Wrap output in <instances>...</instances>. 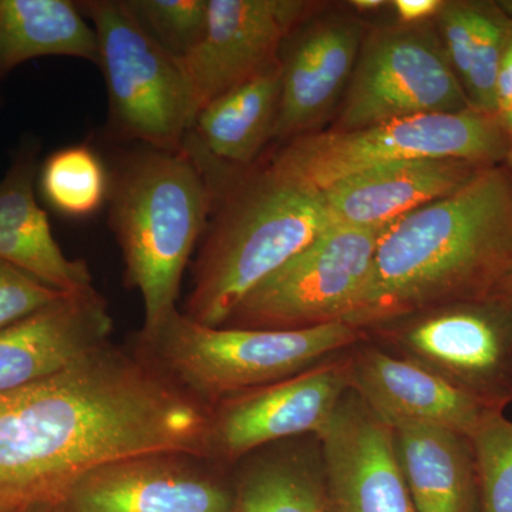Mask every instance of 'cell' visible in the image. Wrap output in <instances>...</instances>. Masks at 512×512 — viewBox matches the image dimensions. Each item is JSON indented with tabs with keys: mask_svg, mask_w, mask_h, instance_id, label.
I'll return each instance as SVG.
<instances>
[{
	"mask_svg": "<svg viewBox=\"0 0 512 512\" xmlns=\"http://www.w3.org/2000/svg\"><path fill=\"white\" fill-rule=\"evenodd\" d=\"M212 407L141 350L109 342L0 392V503L56 498L86 471L156 453L211 460Z\"/></svg>",
	"mask_w": 512,
	"mask_h": 512,
	"instance_id": "6da1fadb",
	"label": "cell"
},
{
	"mask_svg": "<svg viewBox=\"0 0 512 512\" xmlns=\"http://www.w3.org/2000/svg\"><path fill=\"white\" fill-rule=\"evenodd\" d=\"M512 274V177L484 168L460 190L387 225L355 311L377 323L491 298Z\"/></svg>",
	"mask_w": 512,
	"mask_h": 512,
	"instance_id": "7a4b0ae2",
	"label": "cell"
},
{
	"mask_svg": "<svg viewBox=\"0 0 512 512\" xmlns=\"http://www.w3.org/2000/svg\"><path fill=\"white\" fill-rule=\"evenodd\" d=\"M214 207L192 272L185 316L220 328L242 299L336 225L318 192L276 174L215 164L205 170Z\"/></svg>",
	"mask_w": 512,
	"mask_h": 512,
	"instance_id": "3957f363",
	"label": "cell"
},
{
	"mask_svg": "<svg viewBox=\"0 0 512 512\" xmlns=\"http://www.w3.org/2000/svg\"><path fill=\"white\" fill-rule=\"evenodd\" d=\"M109 225L126 264V282L143 298L138 340L153 338L177 309L181 282L214 207L197 158L140 146L109 177Z\"/></svg>",
	"mask_w": 512,
	"mask_h": 512,
	"instance_id": "277c9868",
	"label": "cell"
},
{
	"mask_svg": "<svg viewBox=\"0 0 512 512\" xmlns=\"http://www.w3.org/2000/svg\"><path fill=\"white\" fill-rule=\"evenodd\" d=\"M365 336L345 322L301 330L211 328L175 311L153 338L138 342L175 382L212 407L299 375Z\"/></svg>",
	"mask_w": 512,
	"mask_h": 512,
	"instance_id": "5b68a950",
	"label": "cell"
},
{
	"mask_svg": "<svg viewBox=\"0 0 512 512\" xmlns=\"http://www.w3.org/2000/svg\"><path fill=\"white\" fill-rule=\"evenodd\" d=\"M512 143L500 116L476 109L424 114L353 131H312L292 138L269 161L276 174L322 192L357 173L420 158L507 164Z\"/></svg>",
	"mask_w": 512,
	"mask_h": 512,
	"instance_id": "8992f818",
	"label": "cell"
},
{
	"mask_svg": "<svg viewBox=\"0 0 512 512\" xmlns=\"http://www.w3.org/2000/svg\"><path fill=\"white\" fill-rule=\"evenodd\" d=\"M100 47L114 137L180 151L197 119L183 64L158 45L124 0L79 3Z\"/></svg>",
	"mask_w": 512,
	"mask_h": 512,
	"instance_id": "52a82bcc",
	"label": "cell"
},
{
	"mask_svg": "<svg viewBox=\"0 0 512 512\" xmlns=\"http://www.w3.org/2000/svg\"><path fill=\"white\" fill-rule=\"evenodd\" d=\"M366 338L495 410L512 402V302L454 303L377 323Z\"/></svg>",
	"mask_w": 512,
	"mask_h": 512,
	"instance_id": "ba28073f",
	"label": "cell"
},
{
	"mask_svg": "<svg viewBox=\"0 0 512 512\" xmlns=\"http://www.w3.org/2000/svg\"><path fill=\"white\" fill-rule=\"evenodd\" d=\"M471 109L433 20L397 23L366 33L332 130Z\"/></svg>",
	"mask_w": 512,
	"mask_h": 512,
	"instance_id": "9c48e42d",
	"label": "cell"
},
{
	"mask_svg": "<svg viewBox=\"0 0 512 512\" xmlns=\"http://www.w3.org/2000/svg\"><path fill=\"white\" fill-rule=\"evenodd\" d=\"M384 228L333 225L255 286L224 326L301 330L346 322L365 289Z\"/></svg>",
	"mask_w": 512,
	"mask_h": 512,
	"instance_id": "30bf717a",
	"label": "cell"
},
{
	"mask_svg": "<svg viewBox=\"0 0 512 512\" xmlns=\"http://www.w3.org/2000/svg\"><path fill=\"white\" fill-rule=\"evenodd\" d=\"M350 390L348 349L212 406L211 460L235 464L279 441L319 437Z\"/></svg>",
	"mask_w": 512,
	"mask_h": 512,
	"instance_id": "8fae6325",
	"label": "cell"
},
{
	"mask_svg": "<svg viewBox=\"0 0 512 512\" xmlns=\"http://www.w3.org/2000/svg\"><path fill=\"white\" fill-rule=\"evenodd\" d=\"M315 6L303 0H208L207 29L183 69L198 113L279 66L286 37Z\"/></svg>",
	"mask_w": 512,
	"mask_h": 512,
	"instance_id": "7c38bea8",
	"label": "cell"
},
{
	"mask_svg": "<svg viewBox=\"0 0 512 512\" xmlns=\"http://www.w3.org/2000/svg\"><path fill=\"white\" fill-rule=\"evenodd\" d=\"M205 458L156 453L86 471L57 495L64 512H234L231 485Z\"/></svg>",
	"mask_w": 512,
	"mask_h": 512,
	"instance_id": "4fadbf2b",
	"label": "cell"
},
{
	"mask_svg": "<svg viewBox=\"0 0 512 512\" xmlns=\"http://www.w3.org/2000/svg\"><path fill=\"white\" fill-rule=\"evenodd\" d=\"M328 512H417L394 431L352 389L318 437Z\"/></svg>",
	"mask_w": 512,
	"mask_h": 512,
	"instance_id": "5bb4252c",
	"label": "cell"
},
{
	"mask_svg": "<svg viewBox=\"0 0 512 512\" xmlns=\"http://www.w3.org/2000/svg\"><path fill=\"white\" fill-rule=\"evenodd\" d=\"M365 23L342 10L308 16L279 55L282 93L276 140L312 133L348 89L365 40Z\"/></svg>",
	"mask_w": 512,
	"mask_h": 512,
	"instance_id": "9a60e30c",
	"label": "cell"
},
{
	"mask_svg": "<svg viewBox=\"0 0 512 512\" xmlns=\"http://www.w3.org/2000/svg\"><path fill=\"white\" fill-rule=\"evenodd\" d=\"M348 360L350 389L392 427L427 424L473 437L488 414L503 412L366 336L350 346Z\"/></svg>",
	"mask_w": 512,
	"mask_h": 512,
	"instance_id": "2e32d148",
	"label": "cell"
},
{
	"mask_svg": "<svg viewBox=\"0 0 512 512\" xmlns=\"http://www.w3.org/2000/svg\"><path fill=\"white\" fill-rule=\"evenodd\" d=\"M114 322L96 288L60 298L0 330V392L63 372L110 342Z\"/></svg>",
	"mask_w": 512,
	"mask_h": 512,
	"instance_id": "e0dca14e",
	"label": "cell"
},
{
	"mask_svg": "<svg viewBox=\"0 0 512 512\" xmlns=\"http://www.w3.org/2000/svg\"><path fill=\"white\" fill-rule=\"evenodd\" d=\"M484 168L441 158L399 161L369 168L318 194L336 225L387 227L460 190Z\"/></svg>",
	"mask_w": 512,
	"mask_h": 512,
	"instance_id": "ac0fdd59",
	"label": "cell"
},
{
	"mask_svg": "<svg viewBox=\"0 0 512 512\" xmlns=\"http://www.w3.org/2000/svg\"><path fill=\"white\" fill-rule=\"evenodd\" d=\"M37 151L36 143L20 148L0 180V261L57 291H87L94 288L89 266L82 259L64 255L46 212L37 204Z\"/></svg>",
	"mask_w": 512,
	"mask_h": 512,
	"instance_id": "d6986e66",
	"label": "cell"
},
{
	"mask_svg": "<svg viewBox=\"0 0 512 512\" xmlns=\"http://www.w3.org/2000/svg\"><path fill=\"white\" fill-rule=\"evenodd\" d=\"M393 431L417 512H481L471 437L427 424H400Z\"/></svg>",
	"mask_w": 512,
	"mask_h": 512,
	"instance_id": "ffe728a7",
	"label": "cell"
},
{
	"mask_svg": "<svg viewBox=\"0 0 512 512\" xmlns=\"http://www.w3.org/2000/svg\"><path fill=\"white\" fill-rule=\"evenodd\" d=\"M281 93L279 64L208 103L198 113L184 147L214 163L249 167L274 140Z\"/></svg>",
	"mask_w": 512,
	"mask_h": 512,
	"instance_id": "44dd1931",
	"label": "cell"
},
{
	"mask_svg": "<svg viewBox=\"0 0 512 512\" xmlns=\"http://www.w3.org/2000/svg\"><path fill=\"white\" fill-rule=\"evenodd\" d=\"M281 443L252 453L234 487V512H328L318 437Z\"/></svg>",
	"mask_w": 512,
	"mask_h": 512,
	"instance_id": "7402d4cb",
	"label": "cell"
},
{
	"mask_svg": "<svg viewBox=\"0 0 512 512\" xmlns=\"http://www.w3.org/2000/svg\"><path fill=\"white\" fill-rule=\"evenodd\" d=\"M99 64V37L70 0H0V80L37 57Z\"/></svg>",
	"mask_w": 512,
	"mask_h": 512,
	"instance_id": "603a6c76",
	"label": "cell"
},
{
	"mask_svg": "<svg viewBox=\"0 0 512 512\" xmlns=\"http://www.w3.org/2000/svg\"><path fill=\"white\" fill-rule=\"evenodd\" d=\"M47 202L69 217H87L109 195V174L86 144L63 148L47 158L40 173Z\"/></svg>",
	"mask_w": 512,
	"mask_h": 512,
	"instance_id": "cb8c5ba5",
	"label": "cell"
},
{
	"mask_svg": "<svg viewBox=\"0 0 512 512\" xmlns=\"http://www.w3.org/2000/svg\"><path fill=\"white\" fill-rule=\"evenodd\" d=\"M148 35L183 62L204 37L208 0H124Z\"/></svg>",
	"mask_w": 512,
	"mask_h": 512,
	"instance_id": "d4e9b609",
	"label": "cell"
},
{
	"mask_svg": "<svg viewBox=\"0 0 512 512\" xmlns=\"http://www.w3.org/2000/svg\"><path fill=\"white\" fill-rule=\"evenodd\" d=\"M510 15L501 2H477L476 39L464 90L473 109L498 114L497 79Z\"/></svg>",
	"mask_w": 512,
	"mask_h": 512,
	"instance_id": "484cf974",
	"label": "cell"
},
{
	"mask_svg": "<svg viewBox=\"0 0 512 512\" xmlns=\"http://www.w3.org/2000/svg\"><path fill=\"white\" fill-rule=\"evenodd\" d=\"M471 441L481 512H512V421L504 412L490 413Z\"/></svg>",
	"mask_w": 512,
	"mask_h": 512,
	"instance_id": "4316f807",
	"label": "cell"
},
{
	"mask_svg": "<svg viewBox=\"0 0 512 512\" xmlns=\"http://www.w3.org/2000/svg\"><path fill=\"white\" fill-rule=\"evenodd\" d=\"M476 20L477 2L473 0H446L443 9L434 19L448 60L463 87L470 72L476 39Z\"/></svg>",
	"mask_w": 512,
	"mask_h": 512,
	"instance_id": "83f0119b",
	"label": "cell"
},
{
	"mask_svg": "<svg viewBox=\"0 0 512 512\" xmlns=\"http://www.w3.org/2000/svg\"><path fill=\"white\" fill-rule=\"evenodd\" d=\"M63 293L32 275L0 261V330L8 328Z\"/></svg>",
	"mask_w": 512,
	"mask_h": 512,
	"instance_id": "f1b7e54d",
	"label": "cell"
},
{
	"mask_svg": "<svg viewBox=\"0 0 512 512\" xmlns=\"http://www.w3.org/2000/svg\"><path fill=\"white\" fill-rule=\"evenodd\" d=\"M446 0H394L390 2L399 23L420 25L431 22L439 15Z\"/></svg>",
	"mask_w": 512,
	"mask_h": 512,
	"instance_id": "f546056e",
	"label": "cell"
},
{
	"mask_svg": "<svg viewBox=\"0 0 512 512\" xmlns=\"http://www.w3.org/2000/svg\"><path fill=\"white\" fill-rule=\"evenodd\" d=\"M504 9L510 15V26H508L507 42H505L504 55L501 59L500 72L497 79V111L508 109L512 106V0L501 2Z\"/></svg>",
	"mask_w": 512,
	"mask_h": 512,
	"instance_id": "4dcf8cb0",
	"label": "cell"
},
{
	"mask_svg": "<svg viewBox=\"0 0 512 512\" xmlns=\"http://www.w3.org/2000/svg\"><path fill=\"white\" fill-rule=\"evenodd\" d=\"M9 512H64L56 498H33L16 504Z\"/></svg>",
	"mask_w": 512,
	"mask_h": 512,
	"instance_id": "1f68e13d",
	"label": "cell"
},
{
	"mask_svg": "<svg viewBox=\"0 0 512 512\" xmlns=\"http://www.w3.org/2000/svg\"><path fill=\"white\" fill-rule=\"evenodd\" d=\"M352 8L356 10V12L363 13H373L377 12V10L387 8L390 5V2H386V0H353L350 2Z\"/></svg>",
	"mask_w": 512,
	"mask_h": 512,
	"instance_id": "d6a6232c",
	"label": "cell"
},
{
	"mask_svg": "<svg viewBox=\"0 0 512 512\" xmlns=\"http://www.w3.org/2000/svg\"><path fill=\"white\" fill-rule=\"evenodd\" d=\"M495 298L505 299V301L512 302V274L498 286L497 291L494 293Z\"/></svg>",
	"mask_w": 512,
	"mask_h": 512,
	"instance_id": "836d02e7",
	"label": "cell"
},
{
	"mask_svg": "<svg viewBox=\"0 0 512 512\" xmlns=\"http://www.w3.org/2000/svg\"><path fill=\"white\" fill-rule=\"evenodd\" d=\"M501 121H503L505 130H507L508 136H510V140L512 143V106L508 107V109H505L501 111L500 114Z\"/></svg>",
	"mask_w": 512,
	"mask_h": 512,
	"instance_id": "e575fe53",
	"label": "cell"
},
{
	"mask_svg": "<svg viewBox=\"0 0 512 512\" xmlns=\"http://www.w3.org/2000/svg\"><path fill=\"white\" fill-rule=\"evenodd\" d=\"M16 504L19 503H0V512H9Z\"/></svg>",
	"mask_w": 512,
	"mask_h": 512,
	"instance_id": "d590c367",
	"label": "cell"
},
{
	"mask_svg": "<svg viewBox=\"0 0 512 512\" xmlns=\"http://www.w3.org/2000/svg\"><path fill=\"white\" fill-rule=\"evenodd\" d=\"M507 168H508V171H510V174H511V177H512V154H511V157L508 158V161H507Z\"/></svg>",
	"mask_w": 512,
	"mask_h": 512,
	"instance_id": "8d00e7d4",
	"label": "cell"
}]
</instances>
